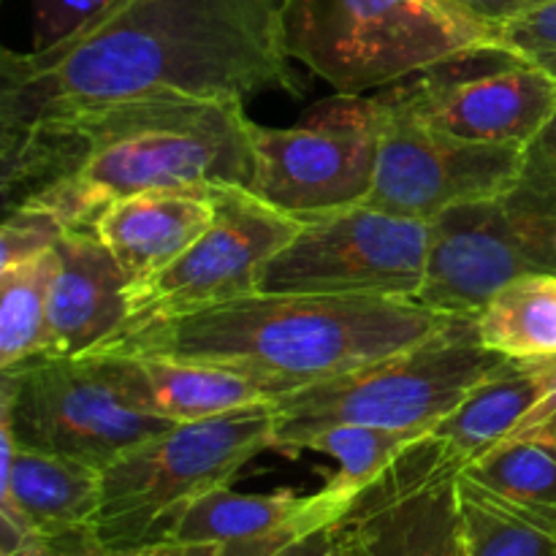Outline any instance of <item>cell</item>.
I'll return each instance as SVG.
<instances>
[{
  "instance_id": "cell-26",
  "label": "cell",
  "mask_w": 556,
  "mask_h": 556,
  "mask_svg": "<svg viewBox=\"0 0 556 556\" xmlns=\"http://www.w3.org/2000/svg\"><path fill=\"white\" fill-rule=\"evenodd\" d=\"M11 556H217V546L179 541L106 546L92 535L90 527H79L54 535H30Z\"/></svg>"
},
{
  "instance_id": "cell-2",
  "label": "cell",
  "mask_w": 556,
  "mask_h": 556,
  "mask_svg": "<svg viewBox=\"0 0 556 556\" xmlns=\"http://www.w3.org/2000/svg\"><path fill=\"white\" fill-rule=\"evenodd\" d=\"M250 125L242 101L166 92L0 130L3 212L41 206L65 228H92L130 195L248 188Z\"/></svg>"
},
{
  "instance_id": "cell-14",
  "label": "cell",
  "mask_w": 556,
  "mask_h": 556,
  "mask_svg": "<svg viewBox=\"0 0 556 556\" xmlns=\"http://www.w3.org/2000/svg\"><path fill=\"white\" fill-rule=\"evenodd\" d=\"M462 470L443 438L424 434L351 500L340 525L367 556H467Z\"/></svg>"
},
{
  "instance_id": "cell-21",
  "label": "cell",
  "mask_w": 556,
  "mask_h": 556,
  "mask_svg": "<svg viewBox=\"0 0 556 556\" xmlns=\"http://www.w3.org/2000/svg\"><path fill=\"white\" fill-rule=\"evenodd\" d=\"M476 329L505 358L556 356V275H527L500 288L476 315Z\"/></svg>"
},
{
  "instance_id": "cell-4",
  "label": "cell",
  "mask_w": 556,
  "mask_h": 556,
  "mask_svg": "<svg viewBox=\"0 0 556 556\" xmlns=\"http://www.w3.org/2000/svg\"><path fill=\"white\" fill-rule=\"evenodd\" d=\"M505 362L508 358L483 345L476 318L456 315L418 345L340 378L275 396V451L299 454L309 434L334 424L432 434Z\"/></svg>"
},
{
  "instance_id": "cell-11",
  "label": "cell",
  "mask_w": 556,
  "mask_h": 556,
  "mask_svg": "<svg viewBox=\"0 0 556 556\" xmlns=\"http://www.w3.org/2000/svg\"><path fill=\"white\" fill-rule=\"evenodd\" d=\"M212 201L210 228L166 269L128 286L130 313L119 329L253 296L261 269L304 226L302 217L266 204L244 185H223Z\"/></svg>"
},
{
  "instance_id": "cell-5",
  "label": "cell",
  "mask_w": 556,
  "mask_h": 556,
  "mask_svg": "<svg viewBox=\"0 0 556 556\" xmlns=\"http://www.w3.org/2000/svg\"><path fill=\"white\" fill-rule=\"evenodd\" d=\"M280 16L291 60L342 96L492 49V33L448 0H280Z\"/></svg>"
},
{
  "instance_id": "cell-9",
  "label": "cell",
  "mask_w": 556,
  "mask_h": 556,
  "mask_svg": "<svg viewBox=\"0 0 556 556\" xmlns=\"http://www.w3.org/2000/svg\"><path fill=\"white\" fill-rule=\"evenodd\" d=\"M261 269L258 293H320L416 302L427 277L429 223L369 204L302 217Z\"/></svg>"
},
{
  "instance_id": "cell-7",
  "label": "cell",
  "mask_w": 556,
  "mask_h": 556,
  "mask_svg": "<svg viewBox=\"0 0 556 556\" xmlns=\"http://www.w3.org/2000/svg\"><path fill=\"white\" fill-rule=\"evenodd\" d=\"M527 275H556V177L530 163L503 193L451 206L429 223L416 302L476 318L500 288Z\"/></svg>"
},
{
  "instance_id": "cell-31",
  "label": "cell",
  "mask_w": 556,
  "mask_h": 556,
  "mask_svg": "<svg viewBox=\"0 0 556 556\" xmlns=\"http://www.w3.org/2000/svg\"><path fill=\"white\" fill-rule=\"evenodd\" d=\"M508 440H532V443H543L556 451V356H552V383H548L546 394Z\"/></svg>"
},
{
  "instance_id": "cell-32",
  "label": "cell",
  "mask_w": 556,
  "mask_h": 556,
  "mask_svg": "<svg viewBox=\"0 0 556 556\" xmlns=\"http://www.w3.org/2000/svg\"><path fill=\"white\" fill-rule=\"evenodd\" d=\"M334 543H337V521L334 525L309 532V535L299 538L296 543H291V546H286L275 556H331L334 554Z\"/></svg>"
},
{
  "instance_id": "cell-8",
  "label": "cell",
  "mask_w": 556,
  "mask_h": 556,
  "mask_svg": "<svg viewBox=\"0 0 556 556\" xmlns=\"http://www.w3.org/2000/svg\"><path fill=\"white\" fill-rule=\"evenodd\" d=\"M0 418L16 445L103 470L134 445L174 427L141 410L109 356H38L0 372Z\"/></svg>"
},
{
  "instance_id": "cell-24",
  "label": "cell",
  "mask_w": 556,
  "mask_h": 556,
  "mask_svg": "<svg viewBox=\"0 0 556 556\" xmlns=\"http://www.w3.org/2000/svg\"><path fill=\"white\" fill-rule=\"evenodd\" d=\"M467 556H556V532L459 476Z\"/></svg>"
},
{
  "instance_id": "cell-17",
  "label": "cell",
  "mask_w": 556,
  "mask_h": 556,
  "mask_svg": "<svg viewBox=\"0 0 556 556\" xmlns=\"http://www.w3.org/2000/svg\"><path fill=\"white\" fill-rule=\"evenodd\" d=\"M54 253L43 356H90L128 320L130 282L92 228H68Z\"/></svg>"
},
{
  "instance_id": "cell-12",
  "label": "cell",
  "mask_w": 556,
  "mask_h": 556,
  "mask_svg": "<svg viewBox=\"0 0 556 556\" xmlns=\"http://www.w3.org/2000/svg\"><path fill=\"white\" fill-rule=\"evenodd\" d=\"M383 98L378 166L362 204L432 223L451 206L503 193L525 174V147L456 139L418 117L396 90Z\"/></svg>"
},
{
  "instance_id": "cell-25",
  "label": "cell",
  "mask_w": 556,
  "mask_h": 556,
  "mask_svg": "<svg viewBox=\"0 0 556 556\" xmlns=\"http://www.w3.org/2000/svg\"><path fill=\"white\" fill-rule=\"evenodd\" d=\"M418 432H400V429L364 427V424H334L309 434L299 451H315L337 462V472L331 486L356 497L364 486L375 481L407 445L421 440Z\"/></svg>"
},
{
  "instance_id": "cell-29",
  "label": "cell",
  "mask_w": 556,
  "mask_h": 556,
  "mask_svg": "<svg viewBox=\"0 0 556 556\" xmlns=\"http://www.w3.org/2000/svg\"><path fill=\"white\" fill-rule=\"evenodd\" d=\"M114 0H33V49H49L79 33Z\"/></svg>"
},
{
  "instance_id": "cell-1",
  "label": "cell",
  "mask_w": 556,
  "mask_h": 556,
  "mask_svg": "<svg viewBox=\"0 0 556 556\" xmlns=\"http://www.w3.org/2000/svg\"><path fill=\"white\" fill-rule=\"evenodd\" d=\"M299 92L280 0H114L49 49L0 54V130L136 98Z\"/></svg>"
},
{
  "instance_id": "cell-34",
  "label": "cell",
  "mask_w": 556,
  "mask_h": 556,
  "mask_svg": "<svg viewBox=\"0 0 556 556\" xmlns=\"http://www.w3.org/2000/svg\"><path fill=\"white\" fill-rule=\"evenodd\" d=\"M331 556H367L362 546L356 543V538L345 530V527L337 521V543H334V554Z\"/></svg>"
},
{
  "instance_id": "cell-10",
  "label": "cell",
  "mask_w": 556,
  "mask_h": 556,
  "mask_svg": "<svg viewBox=\"0 0 556 556\" xmlns=\"http://www.w3.org/2000/svg\"><path fill=\"white\" fill-rule=\"evenodd\" d=\"M383 114V96L337 92L293 128L253 123L248 190L296 217L362 204L378 166Z\"/></svg>"
},
{
  "instance_id": "cell-13",
  "label": "cell",
  "mask_w": 556,
  "mask_h": 556,
  "mask_svg": "<svg viewBox=\"0 0 556 556\" xmlns=\"http://www.w3.org/2000/svg\"><path fill=\"white\" fill-rule=\"evenodd\" d=\"M394 90L418 117L456 139L525 150L556 109V79L500 49L462 54Z\"/></svg>"
},
{
  "instance_id": "cell-27",
  "label": "cell",
  "mask_w": 556,
  "mask_h": 556,
  "mask_svg": "<svg viewBox=\"0 0 556 556\" xmlns=\"http://www.w3.org/2000/svg\"><path fill=\"white\" fill-rule=\"evenodd\" d=\"M65 231L68 228L63 226V220L41 206H16L5 212L0 226V271H9L54 250Z\"/></svg>"
},
{
  "instance_id": "cell-33",
  "label": "cell",
  "mask_w": 556,
  "mask_h": 556,
  "mask_svg": "<svg viewBox=\"0 0 556 556\" xmlns=\"http://www.w3.org/2000/svg\"><path fill=\"white\" fill-rule=\"evenodd\" d=\"M527 163L556 177V109L546 128L541 130V136L527 147Z\"/></svg>"
},
{
  "instance_id": "cell-3",
  "label": "cell",
  "mask_w": 556,
  "mask_h": 556,
  "mask_svg": "<svg viewBox=\"0 0 556 556\" xmlns=\"http://www.w3.org/2000/svg\"><path fill=\"white\" fill-rule=\"evenodd\" d=\"M454 318L400 299L253 293L117 329L92 353L210 364L244 375L275 400L418 345Z\"/></svg>"
},
{
  "instance_id": "cell-6",
  "label": "cell",
  "mask_w": 556,
  "mask_h": 556,
  "mask_svg": "<svg viewBox=\"0 0 556 556\" xmlns=\"http://www.w3.org/2000/svg\"><path fill=\"white\" fill-rule=\"evenodd\" d=\"M271 402L204 421L174 424L101 470V505L90 530L106 546L168 541L179 516L231 486L248 462L275 451Z\"/></svg>"
},
{
  "instance_id": "cell-28",
  "label": "cell",
  "mask_w": 556,
  "mask_h": 556,
  "mask_svg": "<svg viewBox=\"0 0 556 556\" xmlns=\"http://www.w3.org/2000/svg\"><path fill=\"white\" fill-rule=\"evenodd\" d=\"M492 49L514 54L556 79V0L538 5L494 33Z\"/></svg>"
},
{
  "instance_id": "cell-20",
  "label": "cell",
  "mask_w": 556,
  "mask_h": 556,
  "mask_svg": "<svg viewBox=\"0 0 556 556\" xmlns=\"http://www.w3.org/2000/svg\"><path fill=\"white\" fill-rule=\"evenodd\" d=\"M552 383V356L508 358L432 429L465 465L508 440Z\"/></svg>"
},
{
  "instance_id": "cell-22",
  "label": "cell",
  "mask_w": 556,
  "mask_h": 556,
  "mask_svg": "<svg viewBox=\"0 0 556 556\" xmlns=\"http://www.w3.org/2000/svg\"><path fill=\"white\" fill-rule=\"evenodd\" d=\"M470 481L556 532V451L532 440H505L465 465Z\"/></svg>"
},
{
  "instance_id": "cell-19",
  "label": "cell",
  "mask_w": 556,
  "mask_h": 556,
  "mask_svg": "<svg viewBox=\"0 0 556 556\" xmlns=\"http://www.w3.org/2000/svg\"><path fill=\"white\" fill-rule=\"evenodd\" d=\"M92 356V353H90ZM125 394L157 418L172 424L204 421L250 405L271 402V394L250 378L210 364L157 356H112Z\"/></svg>"
},
{
  "instance_id": "cell-18",
  "label": "cell",
  "mask_w": 556,
  "mask_h": 556,
  "mask_svg": "<svg viewBox=\"0 0 556 556\" xmlns=\"http://www.w3.org/2000/svg\"><path fill=\"white\" fill-rule=\"evenodd\" d=\"M212 217V195L157 190L103 206L92 231L136 286L177 261L210 228Z\"/></svg>"
},
{
  "instance_id": "cell-15",
  "label": "cell",
  "mask_w": 556,
  "mask_h": 556,
  "mask_svg": "<svg viewBox=\"0 0 556 556\" xmlns=\"http://www.w3.org/2000/svg\"><path fill=\"white\" fill-rule=\"evenodd\" d=\"M351 494L326 483L315 494H239L231 486L195 500L168 541L210 543L217 556H275L309 532L345 516Z\"/></svg>"
},
{
  "instance_id": "cell-30",
  "label": "cell",
  "mask_w": 556,
  "mask_h": 556,
  "mask_svg": "<svg viewBox=\"0 0 556 556\" xmlns=\"http://www.w3.org/2000/svg\"><path fill=\"white\" fill-rule=\"evenodd\" d=\"M448 3L465 16H470L472 22L486 27L494 38V33L503 30L505 25L530 14L532 9L548 3V0H448Z\"/></svg>"
},
{
  "instance_id": "cell-16",
  "label": "cell",
  "mask_w": 556,
  "mask_h": 556,
  "mask_svg": "<svg viewBox=\"0 0 556 556\" xmlns=\"http://www.w3.org/2000/svg\"><path fill=\"white\" fill-rule=\"evenodd\" d=\"M0 456V556L14 554L30 535H54L92 525L101 505V470L65 456L22 448L3 418Z\"/></svg>"
},
{
  "instance_id": "cell-23",
  "label": "cell",
  "mask_w": 556,
  "mask_h": 556,
  "mask_svg": "<svg viewBox=\"0 0 556 556\" xmlns=\"http://www.w3.org/2000/svg\"><path fill=\"white\" fill-rule=\"evenodd\" d=\"M58 253L0 271V372L47 353L49 293Z\"/></svg>"
}]
</instances>
